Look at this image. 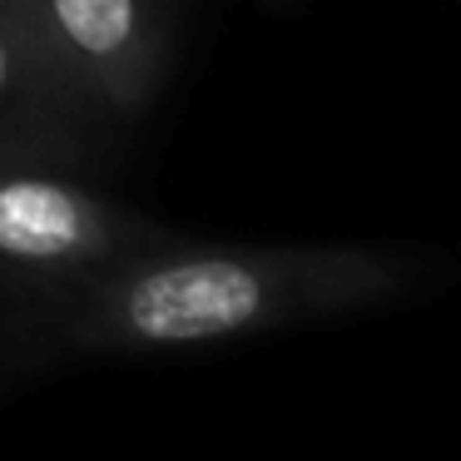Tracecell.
Segmentation results:
<instances>
[{"label": "cell", "mask_w": 461, "mask_h": 461, "mask_svg": "<svg viewBox=\"0 0 461 461\" xmlns=\"http://www.w3.org/2000/svg\"><path fill=\"white\" fill-rule=\"evenodd\" d=\"M60 65L120 120L149 104L169 60L174 0H31Z\"/></svg>", "instance_id": "obj_4"}, {"label": "cell", "mask_w": 461, "mask_h": 461, "mask_svg": "<svg viewBox=\"0 0 461 461\" xmlns=\"http://www.w3.org/2000/svg\"><path fill=\"white\" fill-rule=\"evenodd\" d=\"M179 239L184 233L90 189L75 169H0V263L21 273L70 278Z\"/></svg>", "instance_id": "obj_2"}, {"label": "cell", "mask_w": 461, "mask_h": 461, "mask_svg": "<svg viewBox=\"0 0 461 461\" xmlns=\"http://www.w3.org/2000/svg\"><path fill=\"white\" fill-rule=\"evenodd\" d=\"M411 263L362 243H169L41 278L15 318L25 352H179L283 332L402 298Z\"/></svg>", "instance_id": "obj_1"}, {"label": "cell", "mask_w": 461, "mask_h": 461, "mask_svg": "<svg viewBox=\"0 0 461 461\" xmlns=\"http://www.w3.org/2000/svg\"><path fill=\"white\" fill-rule=\"evenodd\" d=\"M35 273H21V268H11V263H0V332L11 338L15 332V318H21V308L31 303V293H35Z\"/></svg>", "instance_id": "obj_5"}, {"label": "cell", "mask_w": 461, "mask_h": 461, "mask_svg": "<svg viewBox=\"0 0 461 461\" xmlns=\"http://www.w3.org/2000/svg\"><path fill=\"white\" fill-rule=\"evenodd\" d=\"M100 120L114 114L60 65L31 0H0V169H80Z\"/></svg>", "instance_id": "obj_3"}]
</instances>
